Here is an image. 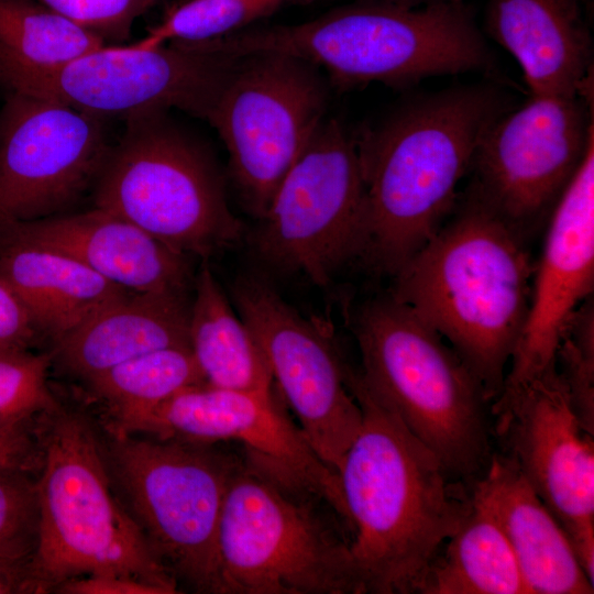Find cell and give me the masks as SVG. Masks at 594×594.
Listing matches in <instances>:
<instances>
[{
  "mask_svg": "<svg viewBox=\"0 0 594 594\" xmlns=\"http://www.w3.org/2000/svg\"><path fill=\"white\" fill-rule=\"evenodd\" d=\"M193 288L189 348L205 383L227 389L272 393L274 382L261 348L207 264L194 278Z\"/></svg>",
  "mask_w": 594,
  "mask_h": 594,
  "instance_id": "cell-24",
  "label": "cell"
},
{
  "mask_svg": "<svg viewBox=\"0 0 594 594\" xmlns=\"http://www.w3.org/2000/svg\"><path fill=\"white\" fill-rule=\"evenodd\" d=\"M187 293L129 292L54 342L55 359L87 381L141 354L189 346Z\"/></svg>",
  "mask_w": 594,
  "mask_h": 594,
  "instance_id": "cell-22",
  "label": "cell"
},
{
  "mask_svg": "<svg viewBox=\"0 0 594 594\" xmlns=\"http://www.w3.org/2000/svg\"><path fill=\"white\" fill-rule=\"evenodd\" d=\"M494 435L566 532L594 580V441L579 419L557 366L499 394Z\"/></svg>",
  "mask_w": 594,
  "mask_h": 594,
  "instance_id": "cell-15",
  "label": "cell"
},
{
  "mask_svg": "<svg viewBox=\"0 0 594 594\" xmlns=\"http://www.w3.org/2000/svg\"><path fill=\"white\" fill-rule=\"evenodd\" d=\"M41 450L37 543L31 570L37 593L75 578L112 573L177 593V581L121 502L102 440L89 417L59 403L33 421Z\"/></svg>",
  "mask_w": 594,
  "mask_h": 594,
  "instance_id": "cell-5",
  "label": "cell"
},
{
  "mask_svg": "<svg viewBox=\"0 0 594 594\" xmlns=\"http://www.w3.org/2000/svg\"><path fill=\"white\" fill-rule=\"evenodd\" d=\"M365 188L356 139L323 120L277 188L251 237L257 256L324 287L356 261Z\"/></svg>",
  "mask_w": 594,
  "mask_h": 594,
  "instance_id": "cell-12",
  "label": "cell"
},
{
  "mask_svg": "<svg viewBox=\"0 0 594 594\" xmlns=\"http://www.w3.org/2000/svg\"><path fill=\"white\" fill-rule=\"evenodd\" d=\"M314 501L241 463L219 520L218 593H364L350 539L321 518Z\"/></svg>",
  "mask_w": 594,
  "mask_h": 594,
  "instance_id": "cell-8",
  "label": "cell"
},
{
  "mask_svg": "<svg viewBox=\"0 0 594 594\" xmlns=\"http://www.w3.org/2000/svg\"><path fill=\"white\" fill-rule=\"evenodd\" d=\"M591 0H488L487 34L520 66L530 95L592 87Z\"/></svg>",
  "mask_w": 594,
  "mask_h": 594,
  "instance_id": "cell-20",
  "label": "cell"
},
{
  "mask_svg": "<svg viewBox=\"0 0 594 594\" xmlns=\"http://www.w3.org/2000/svg\"><path fill=\"white\" fill-rule=\"evenodd\" d=\"M289 0H187L173 9L145 37L131 44L155 48L166 42L196 43L222 37L272 14Z\"/></svg>",
  "mask_w": 594,
  "mask_h": 594,
  "instance_id": "cell-28",
  "label": "cell"
},
{
  "mask_svg": "<svg viewBox=\"0 0 594 594\" xmlns=\"http://www.w3.org/2000/svg\"><path fill=\"white\" fill-rule=\"evenodd\" d=\"M107 429L208 444L232 440L245 450L249 466L288 492L323 502L349 528L339 476L288 418L274 392L197 384Z\"/></svg>",
  "mask_w": 594,
  "mask_h": 594,
  "instance_id": "cell-14",
  "label": "cell"
},
{
  "mask_svg": "<svg viewBox=\"0 0 594 594\" xmlns=\"http://www.w3.org/2000/svg\"><path fill=\"white\" fill-rule=\"evenodd\" d=\"M353 331L370 391L454 480L480 477L494 453L491 403L457 352L389 293L360 307Z\"/></svg>",
  "mask_w": 594,
  "mask_h": 594,
  "instance_id": "cell-6",
  "label": "cell"
},
{
  "mask_svg": "<svg viewBox=\"0 0 594 594\" xmlns=\"http://www.w3.org/2000/svg\"><path fill=\"white\" fill-rule=\"evenodd\" d=\"M365 1H380V2L405 6V7H419V6H425L428 3L444 1V0H365Z\"/></svg>",
  "mask_w": 594,
  "mask_h": 594,
  "instance_id": "cell-37",
  "label": "cell"
},
{
  "mask_svg": "<svg viewBox=\"0 0 594 594\" xmlns=\"http://www.w3.org/2000/svg\"><path fill=\"white\" fill-rule=\"evenodd\" d=\"M86 382L91 394L106 405L109 425L205 380L189 346H169L141 354Z\"/></svg>",
  "mask_w": 594,
  "mask_h": 594,
  "instance_id": "cell-26",
  "label": "cell"
},
{
  "mask_svg": "<svg viewBox=\"0 0 594 594\" xmlns=\"http://www.w3.org/2000/svg\"><path fill=\"white\" fill-rule=\"evenodd\" d=\"M41 450L33 421L0 428V468L38 471Z\"/></svg>",
  "mask_w": 594,
  "mask_h": 594,
  "instance_id": "cell-34",
  "label": "cell"
},
{
  "mask_svg": "<svg viewBox=\"0 0 594 594\" xmlns=\"http://www.w3.org/2000/svg\"><path fill=\"white\" fill-rule=\"evenodd\" d=\"M362 425L338 472L350 550L364 593H418L471 507L469 486L346 369Z\"/></svg>",
  "mask_w": 594,
  "mask_h": 594,
  "instance_id": "cell-1",
  "label": "cell"
},
{
  "mask_svg": "<svg viewBox=\"0 0 594 594\" xmlns=\"http://www.w3.org/2000/svg\"><path fill=\"white\" fill-rule=\"evenodd\" d=\"M55 592L64 594H165L162 588L153 584L112 573H96L75 578L62 583Z\"/></svg>",
  "mask_w": 594,
  "mask_h": 594,
  "instance_id": "cell-35",
  "label": "cell"
},
{
  "mask_svg": "<svg viewBox=\"0 0 594 594\" xmlns=\"http://www.w3.org/2000/svg\"><path fill=\"white\" fill-rule=\"evenodd\" d=\"M218 45L233 56L275 52L322 66L340 88L372 81L408 87L432 76L495 68L463 0L419 7L356 0L304 23L243 29Z\"/></svg>",
  "mask_w": 594,
  "mask_h": 594,
  "instance_id": "cell-4",
  "label": "cell"
},
{
  "mask_svg": "<svg viewBox=\"0 0 594 594\" xmlns=\"http://www.w3.org/2000/svg\"><path fill=\"white\" fill-rule=\"evenodd\" d=\"M106 42L36 0H0V47L33 66L59 65Z\"/></svg>",
  "mask_w": 594,
  "mask_h": 594,
  "instance_id": "cell-27",
  "label": "cell"
},
{
  "mask_svg": "<svg viewBox=\"0 0 594 594\" xmlns=\"http://www.w3.org/2000/svg\"><path fill=\"white\" fill-rule=\"evenodd\" d=\"M31 559L0 558V594L37 593Z\"/></svg>",
  "mask_w": 594,
  "mask_h": 594,
  "instance_id": "cell-36",
  "label": "cell"
},
{
  "mask_svg": "<svg viewBox=\"0 0 594 594\" xmlns=\"http://www.w3.org/2000/svg\"><path fill=\"white\" fill-rule=\"evenodd\" d=\"M102 441L121 502L169 572L218 593V527L241 461L208 443L108 432Z\"/></svg>",
  "mask_w": 594,
  "mask_h": 594,
  "instance_id": "cell-9",
  "label": "cell"
},
{
  "mask_svg": "<svg viewBox=\"0 0 594 594\" xmlns=\"http://www.w3.org/2000/svg\"><path fill=\"white\" fill-rule=\"evenodd\" d=\"M529 244L461 198L436 235L392 276L389 294L457 352L492 404L529 310Z\"/></svg>",
  "mask_w": 594,
  "mask_h": 594,
  "instance_id": "cell-3",
  "label": "cell"
},
{
  "mask_svg": "<svg viewBox=\"0 0 594 594\" xmlns=\"http://www.w3.org/2000/svg\"><path fill=\"white\" fill-rule=\"evenodd\" d=\"M248 324L299 428L318 457L338 475L362 425V410L346 367L322 330L289 306L266 282L243 276L232 288Z\"/></svg>",
  "mask_w": 594,
  "mask_h": 594,
  "instance_id": "cell-16",
  "label": "cell"
},
{
  "mask_svg": "<svg viewBox=\"0 0 594 594\" xmlns=\"http://www.w3.org/2000/svg\"><path fill=\"white\" fill-rule=\"evenodd\" d=\"M40 334L21 298L0 276V349L30 350Z\"/></svg>",
  "mask_w": 594,
  "mask_h": 594,
  "instance_id": "cell-33",
  "label": "cell"
},
{
  "mask_svg": "<svg viewBox=\"0 0 594 594\" xmlns=\"http://www.w3.org/2000/svg\"><path fill=\"white\" fill-rule=\"evenodd\" d=\"M470 497L468 514L431 562L418 593L529 594L502 528Z\"/></svg>",
  "mask_w": 594,
  "mask_h": 594,
  "instance_id": "cell-25",
  "label": "cell"
},
{
  "mask_svg": "<svg viewBox=\"0 0 594 594\" xmlns=\"http://www.w3.org/2000/svg\"><path fill=\"white\" fill-rule=\"evenodd\" d=\"M531 285L525 326L502 392L556 367L561 338L594 284V146L553 210Z\"/></svg>",
  "mask_w": 594,
  "mask_h": 594,
  "instance_id": "cell-18",
  "label": "cell"
},
{
  "mask_svg": "<svg viewBox=\"0 0 594 594\" xmlns=\"http://www.w3.org/2000/svg\"><path fill=\"white\" fill-rule=\"evenodd\" d=\"M237 56L200 43L155 48L106 45L69 62L40 67L0 47V84L79 111L125 118L177 108L208 119Z\"/></svg>",
  "mask_w": 594,
  "mask_h": 594,
  "instance_id": "cell-11",
  "label": "cell"
},
{
  "mask_svg": "<svg viewBox=\"0 0 594 594\" xmlns=\"http://www.w3.org/2000/svg\"><path fill=\"white\" fill-rule=\"evenodd\" d=\"M509 108L493 84L453 87L408 101L356 139L365 188L358 262L392 277L436 235L481 136Z\"/></svg>",
  "mask_w": 594,
  "mask_h": 594,
  "instance_id": "cell-2",
  "label": "cell"
},
{
  "mask_svg": "<svg viewBox=\"0 0 594 594\" xmlns=\"http://www.w3.org/2000/svg\"><path fill=\"white\" fill-rule=\"evenodd\" d=\"M590 88L570 96L529 94L498 116L476 145L463 198L530 243L594 146Z\"/></svg>",
  "mask_w": 594,
  "mask_h": 594,
  "instance_id": "cell-10",
  "label": "cell"
},
{
  "mask_svg": "<svg viewBox=\"0 0 594 594\" xmlns=\"http://www.w3.org/2000/svg\"><path fill=\"white\" fill-rule=\"evenodd\" d=\"M572 406L582 425L594 433V307L587 298L576 309L561 338L556 358Z\"/></svg>",
  "mask_w": 594,
  "mask_h": 594,
  "instance_id": "cell-30",
  "label": "cell"
},
{
  "mask_svg": "<svg viewBox=\"0 0 594 594\" xmlns=\"http://www.w3.org/2000/svg\"><path fill=\"white\" fill-rule=\"evenodd\" d=\"M80 28L106 40L130 37L134 22L158 0H36Z\"/></svg>",
  "mask_w": 594,
  "mask_h": 594,
  "instance_id": "cell-32",
  "label": "cell"
},
{
  "mask_svg": "<svg viewBox=\"0 0 594 594\" xmlns=\"http://www.w3.org/2000/svg\"><path fill=\"white\" fill-rule=\"evenodd\" d=\"M0 231L67 254L128 292L187 293L193 279L186 255L97 207L13 223Z\"/></svg>",
  "mask_w": 594,
  "mask_h": 594,
  "instance_id": "cell-19",
  "label": "cell"
},
{
  "mask_svg": "<svg viewBox=\"0 0 594 594\" xmlns=\"http://www.w3.org/2000/svg\"><path fill=\"white\" fill-rule=\"evenodd\" d=\"M326 105L312 64L275 52L237 56L207 120L226 144L245 209L257 220L323 121Z\"/></svg>",
  "mask_w": 594,
  "mask_h": 594,
  "instance_id": "cell-13",
  "label": "cell"
},
{
  "mask_svg": "<svg viewBox=\"0 0 594 594\" xmlns=\"http://www.w3.org/2000/svg\"><path fill=\"white\" fill-rule=\"evenodd\" d=\"M30 473L0 468V558H32L36 548L37 486Z\"/></svg>",
  "mask_w": 594,
  "mask_h": 594,
  "instance_id": "cell-31",
  "label": "cell"
},
{
  "mask_svg": "<svg viewBox=\"0 0 594 594\" xmlns=\"http://www.w3.org/2000/svg\"><path fill=\"white\" fill-rule=\"evenodd\" d=\"M0 276L53 343L129 293L67 254L6 231H0Z\"/></svg>",
  "mask_w": 594,
  "mask_h": 594,
  "instance_id": "cell-23",
  "label": "cell"
},
{
  "mask_svg": "<svg viewBox=\"0 0 594 594\" xmlns=\"http://www.w3.org/2000/svg\"><path fill=\"white\" fill-rule=\"evenodd\" d=\"M163 113L127 118L97 178L96 207L177 253L208 258L238 242L242 224L208 155Z\"/></svg>",
  "mask_w": 594,
  "mask_h": 594,
  "instance_id": "cell-7",
  "label": "cell"
},
{
  "mask_svg": "<svg viewBox=\"0 0 594 594\" xmlns=\"http://www.w3.org/2000/svg\"><path fill=\"white\" fill-rule=\"evenodd\" d=\"M469 491L502 528L529 594L593 593L566 532L510 458L494 452Z\"/></svg>",
  "mask_w": 594,
  "mask_h": 594,
  "instance_id": "cell-21",
  "label": "cell"
},
{
  "mask_svg": "<svg viewBox=\"0 0 594 594\" xmlns=\"http://www.w3.org/2000/svg\"><path fill=\"white\" fill-rule=\"evenodd\" d=\"M98 118L12 92L0 116V228L61 215L97 180L110 151Z\"/></svg>",
  "mask_w": 594,
  "mask_h": 594,
  "instance_id": "cell-17",
  "label": "cell"
},
{
  "mask_svg": "<svg viewBox=\"0 0 594 594\" xmlns=\"http://www.w3.org/2000/svg\"><path fill=\"white\" fill-rule=\"evenodd\" d=\"M51 354L0 349V428L26 424L58 400L47 385Z\"/></svg>",
  "mask_w": 594,
  "mask_h": 594,
  "instance_id": "cell-29",
  "label": "cell"
}]
</instances>
